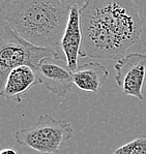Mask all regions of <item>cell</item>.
I'll use <instances>...</instances> for the list:
<instances>
[{
  "label": "cell",
  "mask_w": 146,
  "mask_h": 154,
  "mask_svg": "<svg viewBox=\"0 0 146 154\" xmlns=\"http://www.w3.org/2000/svg\"><path fill=\"white\" fill-rule=\"evenodd\" d=\"M115 81L122 94L144 100L143 86L146 77V54H128L115 63Z\"/></svg>",
  "instance_id": "cell-5"
},
{
  "label": "cell",
  "mask_w": 146,
  "mask_h": 154,
  "mask_svg": "<svg viewBox=\"0 0 146 154\" xmlns=\"http://www.w3.org/2000/svg\"><path fill=\"white\" fill-rule=\"evenodd\" d=\"M74 132L70 122L57 120L45 114L39 116L32 126L17 130L15 138L21 146L43 154H54L59 150L62 144L73 138Z\"/></svg>",
  "instance_id": "cell-4"
},
{
  "label": "cell",
  "mask_w": 146,
  "mask_h": 154,
  "mask_svg": "<svg viewBox=\"0 0 146 154\" xmlns=\"http://www.w3.org/2000/svg\"><path fill=\"white\" fill-rule=\"evenodd\" d=\"M36 84H39L35 69L27 65L18 66L8 72L1 96L17 103H22L25 94Z\"/></svg>",
  "instance_id": "cell-8"
},
{
  "label": "cell",
  "mask_w": 146,
  "mask_h": 154,
  "mask_svg": "<svg viewBox=\"0 0 146 154\" xmlns=\"http://www.w3.org/2000/svg\"><path fill=\"white\" fill-rule=\"evenodd\" d=\"M80 58L120 60L140 42L143 19L132 0H86L80 8Z\"/></svg>",
  "instance_id": "cell-1"
},
{
  "label": "cell",
  "mask_w": 146,
  "mask_h": 154,
  "mask_svg": "<svg viewBox=\"0 0 146 154\" xmlns=\"http://www.w3.org/2000/svg\"><path fill=\"white\" fill-rule=\"evenodd\" d=\"M55 49L39 48L21 38L6 22L0 23V85H4L8 72L18 66L33 69L48 57H58Z\"/></svg>",
  "instance_id": "cell-3"
},
{
  "label": "cell",
  "mask_w": 146,
  "mask_h": 154,
  "mask_svg": "<svg viewBox=\"0 0 146 154\" xmlns=\"http://www.w3.org/2000/svg\"><path fill=\"white\" fill-rule=\"evenodd\" d=\"M113 154H146V136L137 138L117 148Z\"/></svg>",
  "instance_id": "cell-10"
},
{
  "label": "cell",
  "mask_w": 146,
  "mask_h": 154,
  "mask_svg": "<svg viewBox=\"0 0 146 154\" xmlns=\"http://www.w3.org/2000/svg\"><path fill=\"white\" fill-rule=\"evenodd\" d=\"M0 154H19V153L13 148H5L3 150H1Z\"/></svg>",
  "instance_id": "cell-11"
},
{
  "label": "cell",
  "mask_w": 146,
  "mask_h": 154,
  "mask_svg": "<svg viewBox=\"0 0 146 154\" xmlns=\"http://www.w3.org/2000/svg\"><path fill=\"white\" fill-rule=\"evenodd\" d=\"M77 1L0 0V19L21 38L39 48L61 44L72 8Z\"/></svg>",
  "instance_id": "cell-2"
},
{
  "label": "cell",
  "mask_w": 146,
  "mask_h": 154,
  "mask_svg": "<svg viewBox=\"0 0 146 154\" xmlns=\"http://www.w3.org/2000/svg\"><path fill=\"white\" fill-rule=\"evenodd\" d=\"M110 72L100 62H88L73 72L74 84L85 92H98L107 82Z\"/></svg>",
  "instance_id": "cell-9"
},
{
  "label": "cell",
  "mask_w": 146,
  "mask_h": 154,
  "mask_svg": "<svg viewBox=\"0 0 146 154\" xmlns=\"http://www.w3.org/2000/svg\"><path fill=\"white\" fill-rule=\"evenodd\" d=\"M39 83L54 95L61 98L67 96L74 85L73 72L65 60L58 57H48L35 68Z\"/></svg>",
  "instance_id": "cell-6"
},
{
  "label": "cell",
  "mask_w": 146,
  "mask_h": 154,
  "mask_svg": "<svg viewBox=\"0 0 146 154\" xmlns=\"http://www.w3.org/2000/svg\"><path fill=\"white\" fill-rule=\"evenodd\" d=\"M79 4L80 3L77 1L76 4L72 8L67 29H65L60 44L63 53H64L65 61L69 66V69L72 72H75L79 68L78 60H79L80 51L82 47V30Z\"/></svg>",
  "instance_id": "cell-7"
}]
</instances>
